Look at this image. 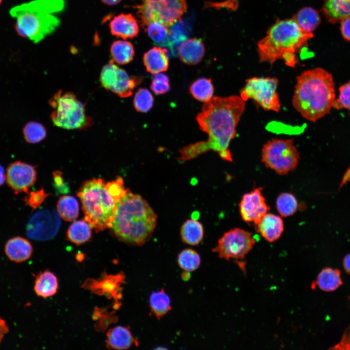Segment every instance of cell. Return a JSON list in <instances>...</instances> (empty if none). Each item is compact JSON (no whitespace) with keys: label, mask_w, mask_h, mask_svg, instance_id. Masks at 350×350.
<instances>
[{"label":"cell","mask_w":350,"mask_h":350,"mask_svg":"<svg viewBox=\"0 0 350 350\" xmlns=\"http://www.w3.org/2000/svg\"><path fill=\"white\" fill-rule=\"evenodd\" d=\"M245 107V101L236 95L215 96L205 102L196 120L208 138L180 149L177 159L184 162L212 150L222 159L233 162L229 144L235 137L236 128Z\"/></svg>","instance_id":"cell-1"},{"label":"cell","mask_w":350,"mask_h":350,"mask_svg":"<svg viewBox=\"0 0 350 350\" xmlns=\"http://www.w3.org/2000/svg\"><path fill=\"white\" fill-rule=\"evenodd\" d=\"M335 99L333 78L327 70L317 67L297 76L292 105L308 121L315 122L329 114Z\"/></svg>","instance_id":"cell-2"},{"label":"cell","mask_w":350,"mask_h":350,"mask_svg":"<svg viewBox=\"0 0 350 350\" xmlns=\"http://www.w3.org/2000/svg\"><path fill=\"white\" fill-rule=\"evenodd\" d=\"M157 222V215L148 202L129 190L118 203L111 228L120 241L141 246L151 238Z\"/></svg>","instance_id":"cell-3"},{"label":"cell","mask_w":350,"mask_h":350,"mask_svg":"<svg viewBox=\"0 0 350 350\" xmlns=\"http://www.w3.org/2000/svg\"><path fill=\"white\" fill-rule=\"evenodd\" d=\"M313 36L314 34L302 31L293 18L277 19L257 43L260 61L272 65L281 59L286 66L294 68L298 62L296 53Z\"/></svg>","instance_id":"cell-4"},{"label":"cell","mask_w":350,"mask_h":350,"mask_svg":"<svg viewBox=\"0 0 350 350\" xmlns=\"http://www.w3.org/2000/svg\"><path fill=\"white\" fill-rule=\"evenodd\" d=\"M65 4V0H33L11 8L9 14L18 34L37 43L58 28L61 21L56 14Z\"/></svg>","instance_id":"cell-5"},{"label":"cell","mask_w":350,"mask_h":350,"mask_svg":"<svg viewBox=\"0 0 350 350\" xmlns=\"http://www.w3.org/2000/svg\"><path fill=\"white\" fill-rule=\"evenodd\" d=\"M86 221L96 232L112 227L121 199L110 190L102 178L85 181L77 193Z\"/></svg>","instance_id":"cell-6"},{"label":"cell","mask_w":350,"mask_h":350,"mask_svg":"<svg viewBox=\"0 0 350 350\" xmlns=\"http://www.w3.org/2000/svg\"><path fill=\"white\" fill-rule=\"evenodd\" d=\"M53 109L51 114L53 124L68 130H86L92 123V119L87 115L85 105L71 92L58 90L49 101Z\"/></svg>","instance_id":"cell-7"},{"label":"cell","mask_w":350,"mask_h":350,"mask_svg":"<svg viewBox=\"0 0 350 350\" xmlns=\"http://www.w3.org/2000/svg\"><path fill=\"white\" fill-rule=\"evenodd\" d=\"M261 157L262 162L266 167L280 175L295 170L300 159L293 139L268 140L262 149Z\"/></svg>","instance_id":"cell-8"},{"label":"cell","mask_w":350,"mask_h":350,"mask_svg":"<svg viewBox=\"0 0 350 350\" xmlns=\"http://www.w3.org/2000/svg\"><path fill=\"white\" fill-rule=\"evenodd\" d=\"M187 7L186 0H142L136 8L143 27L157 22L169 27L180 19Z\"/></svg>","instance_id":"cell-9"},{"label":"cell","mask_w":350,"mask_h":350,"mask_svg":"<svg viewBox=\"0 0 350 350\" xmlns=\"http://www.w3.org/2000/svg\"><path fill=\"white\" fill-rule=\"evenodd\" d=\"M278 84L275 77H252L245 80L240 96L245 102L252 99L265 110L279 112L281 105L277 91Z\"/></svg>","instance_id":"cell-10"},{"label":"cell","mask_w":350,"mask_h":350,"mask_svg":"<svg viewBox=\"0 0 350 350\" xmlns=\"http://www.w3.org/2000/svg\"><path fill=\"white\" fill-rule=\"evenodd\" d=\"M255 243L250 232L236 228L225 232L212 251L221 259L238 262L245 259Z\"/></svg>","instance_id":"cell-11"},{"label":"cell","mask_w":350,"mask_h":350,"mask_svg":"<svg viewBox=\"0 0 350 350\" xmlns=\"http://www.w3.org/2000/svg\"><path fill=\"white\" fill-rule=\"evenodd\" d=\"M143 77L130 76L110 60L102 69L100 81L102 87L121 98L130 96Z\"/></svg>","instance_id":"cell-12"},{"label":"cell","mask_w":350,"mask_h":350,"mask_svg":"<svg viewBox=\"0 0 350 350\" xmlns=\"http://www.w3.org/2000/svg\"><path fill=\"white\" fill-rule=\"evenodd\" d=\"M58 212L55 210H41L30 218L26 226L27 236L39 241L50 240L57 234L61 225Z\"/></svg>","instance_id":"cell-13"},{"label":"cell","mask_w":350,"mask_h":350,"mask_svg":"<svg viewBox=\"0 0 350 350\" xmlns=\"http://www.w3.org/2000/svg\"><path fill=\"white\" fill-rule=\"evenodd\" d=\"M125 282V276L122 272L108 275L105 272L97 279L87 280L82 285L84 288L100 296H105L109 299L114 300V308L121 306L122 298V285Z\"/></svg>","instance_id":"cell-14"},{"label":"cell","mask_w":350,"mask_h":350,"mask_svg":"<svg viewBox=\"0 0 350 350\" xmlns=\"http://www.w3.org/2000/svg\"><path fill=\"white\" fill-rule=\"evenodd\" d=\"M36 171L35 166L20 161L10 163L6 170V180L8 186L17 194L29 193V189L35 182Z\"/></svg>","instance_id":"cell-15"},{"label":"cell","mask_w":350,"mask_h":350,"mask_svg":"<svg viewBox=\"0 0 350 350\" xmlns=\"http://www.w3.org/2000/svg\"><path fill=\"white\" fill-rule=\"evenodd\" d=\"M243 220L248 224L258 222L269 210L261 187L254 189L245 193L239 205Z\"/></svg>","instance_id":"cell-16"},{"label":"cell","mask_w":350,"mask_h":350,"mask_svg":"<svg viewBox=\"0 0 350 350\" xmlns=\"http://www.w3.org/2000/svg\"><path fill=\"white\" fill-rule=\"evenodd\" d=\"M109 28L112 35L123 39L136 37L140 31L137 19L129 13L114 17L109 22Z\"/></svg>","instance_id":"cell-17"},{"label":"cell","mask_w":350,"mask_h":350,"mask_svg":"<svg viewBox=\"0 0 350 350\" xmlns=\"http://www.w3.org/2000/svg\"><path fill=\"white\" fill-rule=\"evenodd\" d=\"M254 225L256 232L270 243L278 240L284 231V224L281 218L268 212Z\"/></svg>","instance_id":"cell-18"},{"label":"cell","mask_w":350,"mask_h":350,"mask_svg":"<svg viewBox=\"0 0 350 350\" xmlns=\"http://www.w3.org/2000/svg\"><path fill=\"white\" fill-rule=\"evenodd\" d=\"M177 52L180 59L184 63L194 65L203 59L205 54V46L201 39H188L179 45Z\"/></svg>","instance_id":"cell-19"},{"label":"cell","mask_w":350,"mask_h":350,"mask_svg":"<svg viewBox=\"0 0 350 350\" xmlns=\"http://www.w3.org/2000/svg\"><path fill=\"white\" fill-rule=\"evenodd\" d=\"M106 346L109 349L126 350L139 342L133 336L129 328L119 326L110 329L106 334Z\"/></svg>","instance_id":"cell-20"},{"label":"cell","mask_w":350,"mask_h":350,"mask_svg":"<svg viewBox=\"0 0 350 350\" xmlns=\"http://www.w3.org/2000/svg\"><path fill=\"white\" fill-rule=\"evenodd\" d=\"M4 251L11 261L21 262L31 257L33 248L28 240L20 236H16L7 241L4 246Z\"/></svg>","instance_id":"cell-21"},{"label":"cell","mask_w":350,"mask_h":350,"mask_svg":"<svg viewBox=\"0 0 350 350\" xmlns=\"http://www.w3.org/2000/svg\"><path fill=\"white\" fill-rule=\"evenodd\" d=\"M143 62L146 71L151 74L166 71L169 65L166 50L159 47H153L144 54Z\"/></svg>","instance_id":"cell-22"},{"label":"cell","mask_w":350,"mask_h":350,"mask_svg":"<svg viewBox=\"0 0 350 350\" xmlns=\"http://www.w3.org/2000/svg\"><path fill=\"white\" fill-rule=\"evenodd\" d=\"M322 12L329 22H341L350 17V0H325Z\"/></svg>","instance_id":"cell-23"},{"label":"cell","mask_w":350,"mask_h":350,"mask_svg":"<svg viewBox=\"0 0 350 350\" xmlns=\"http://www.w3.org/2000/svg\"><path fill=\"white\" fill-rule=\"evenodd\" d=\"M58 289V280L52 272L45 270L35 277L34 290L38 296L43 298L52 297L57 293Z\"/></svg>","instance_id":"cell-24"},{"label":"cell","mask_w":350,"mask_h":350,"mask_svg":"<svg viewBox=\"0 0 350 350\" xmlns=\"http://www.w3.org/2000/svg\"><path fill=\"white\" fill-rule=\"evenodd\" d=\"M343 283L340 271L331 267L325 268L319 273L312 285L323 291H333Z\"/></svg>","instance_id":"cell-25"},{"label":"cell","mask_w":350,"mask_h":350,"mask_svg":"<svg viewBox=\"0 0 350 350\" xmlns=\"http://www.w3.org/2000/svg\"><path fill=\"white\" fill-rule=\"evenodd\" d=\"M292 18L301 30L308 34H313L321 21L318 12L311 7L302 8Z\"/></svg>","instance_id":"cell-26"},{"label":"cell","mask_w":350,"mask_h":350,"mask_svg":"<svg viewBox=\"0 0 350 350\" xmlns=\"http://www.w3.org/2000/svg\"><path fill=\"white\" fill-rule=\"evenodd\" d=\"M111 60L119 65L131 62L135 55L133 45L129 41L117 40L112 42L110 48Z\"/></svg>","instance_id":"cell-27"},{"label":"cell","mask_w":350,"mask_h":350,"mask_svg":"<svg viewBox=\"0 0 350 350\" xmlns=\"http://www.w3.org/2000/svg\"><path fill=\"white\" fill-rule=\"evenodd\" d=\"M180 235L184 243L196 245L202 241L204 228L202 224L194 219H188L181 227Z\"/></svg>","instance_id":"cell-28"},{"label":"cell","mask_w":350,"mask_h":350,"mask_svg":"<svg viewBox=\"0 0 350 350\" xmlns=\"http://www.w3.org/2000/svg\"><path fill=\"white\" fill-rule=\"evenodd\" d=\"M151 312L160 319L171 310V300L163 289L153 292L149 298Z\"/></svg>","instance_id":"cell-29"},{"label":"cell","mask_w":350,"mask_h":350,"mask_svg":"<svg viewBox=\"0 0 350 350\" xmlns=\"http://www.w3.org/2000/svg\"><path fill=\"white\" fill-rule=\"evenodd\" d=\"M91 228L85 220L74 221L68 229V238L70 242L77 245L84 244L91 237Z\"/></svg>","instance_id":"cell-30"},{"label":"cell","mask_w":350,"mask_h":350,"mask_svg":"<svg viewBox=\"0 0 350 350\" xmlns=\"http://www.w3.org/2000/svg\"><path fill=\"white\" fill-rule=\"evenodd\" d=\"M57 209L60 217L67 221L74 220L79 214L78 202L72 196L61 197L57 202Z\"/></svg>","instance_id":"cell-31"},{"label":"cell","mask_w":350,"mask_h":350,"mask_svg":"<svg viewBox=\"0 0 350 350\" xmlns=\"http://www.w3.org/2000/svg\"><path fill=\"white\" fill-rule=\"evenodd\" d=\"M189 90L195 99L205 103L211 99L214 91L211 79L206 78H200L194 81Z\"/></svg>","instance_id":"cell-32"},{"label":"cell","mask_w":350,"mask_h":350,"mask_svg":"<svg viewBox=\"0 0 350 350\" xmlns=\"http://www.w3.org/2000/svg\"><path fill=\"white\" fill-rule=\"evenodd\" d=\"M144 27L155 44L163 46H169L170 30L168 27L157 22H151Z\"/></svg>","instance_id":"cell-33"},{"label":"cell","mask_w":350,"mask_h":350,"mask_svg":"<svg viewBox=\"0 0 350 350\" xmlns=\"http://www.w3.org/2000/svg\"><path fill=\"white\" fill-rule=\"evenodd\" d=\"M298 208V201L290 192H282L277 197L276 208L280 214L283 217L293 215Z\"/></svg>","instance_id":"cell-34"},{"label":"cell","mask_w":350,"mask_h":350,"mask_svg":"<svg viewBox=\"0 0 350 350\" xmlns=\"http://www.w3.org/2000/svg\"><path fill=\"white\" fill-rule=\"evenodd\" d=\"M177 262L181 268L186 272H192L199 267L201 259L196 251L192 249L187 248L179 253Z\"/></svg>","instance_id":"cell-35"},{"label":"cell","mask_w":350,"mask_h":350,"mask_svg":"<svg viewBox=\"0 0 350 350\" xmlns=\"http://www.w3.org/2000/svg\"><path fill=\"white\" fill-rule=\"evenodd\" d=\"M23 134L26 142L35 144L40 142L46 138L47 131L41 123L32 121L24 126Z\"/></svg>","instance_id":"cell-36"},{"label":"cell","mask_w":350,"mask_h":350,"mask_svg":"<svg viewBox=\"0 0 350 350\" xmlns=\"http://www.w3.org/2000/svg\"><path fill=\"white\" fill-rule=\"evenodd\" d=\"M154 101L153 96L148 89L140 88L135 94L133 105L137 111L146 113L152 108Z\"/></svg>","instance_id":"cell-37"},{"label":"cell","mask_w":350,"mask_h":350,"mask_svg":"<svg viewBox=\"0 0 350 350\" xmlns=\"http://www.w3.org/2000/svg\"><path fill=\"white\" fill-rule=\"evenodd\" d=\"M151 90L157 95H162L170 90L169 77L162 72L154 74L150 85Z\"/></svg>","instance_id":"cell-38"},{"label":"cell","mask_w":350,"mask_h":350,"mask_svg":"<svg viewBox=\"0 0 350 350\" xmlns=\"http://www.w3.org/2000/svg\"><path fill=\"white\" fill-rule=\"evenodd\" d=\"M333 108L346 109L350 111V81L341 85L339 88V95L335 99Z\"/></svg>","instance_id":"cell-39"},{"label":"cell","mask_w":350,"mask_h":350,"mask_svg":"<svg viewBox=\"0 0 350 350\" xmlns=\"http://www.w3.org/2000/svg\"><path fill=\"white\" fill-rule=\"evenodd\" d=\"M47 195L48 194L42 189L29 193L28 196L25 197L23 201L27 205L33 209H36L42 203Z\"/></svg>","instance_id":"cell-40"},{"label":"cell","mask_w":350,"mask_h":350,"mask_svg":"<svg viewBox=\"0 0 350 350\" xmlns=\"http://www.w3.org/2000/svg\"><path fill=\"white\" fill-rule=\"evenodd\" d=\"M331 350H350V326L347 327L343 332L340 341L332 346Z\"/></svg>","instance_id":"cell-41"},{"label":"cell","mask_w":350,"mask_h":350,"mask_svg":"<svg viewBox=\"0 0 350 350\" xmlns=\"http://www.w3.org/2000/svg\"><path fill=\"white\" fill-rule=\"evenodd\" d=\"M53 177L55 188L61 193L68 192L69 188L64 181L62 173L59 171L54 172Z\"/></svg>","instance_id":"cell-42"},{"label":"cell","mask_w":350,"mask_h":350,"mask_svg":"<svg viewBox=\"0 0 350 350\" xmlns=\"http://www.w3.org/2000/svg\"><path fill=\"white\" fill-rule=\"evenodd\" d=\"M340 30L343 38L350 41V17L341 21Z\"/></svg>","instance_id":"cell-43"},{"label":"cell","mask_w":350,"mask_h":350,"mask_svg":"<svg viewBox=\"0 0 350 350\" xmlns=\"http://www.w3.org/2000/svg\"><path fill=\"white\" fill-rule=\"evenodd\" d=\"M9 332V328L4 319L0 316V344L4 335Z\"/></svg>","instance_id":"cell-44"},{"label":"cell","mask_w":350,"mask_h":350,"mask_svg":"<svg viewBox=\"0 0 350 350\" xmlns=\"http://www.w3.org/2000/svg\"><path fill=\"white\" fill-rule=\"evenodd\" d=\"M343 265L345 271L350 275V253L347 254L344 258Z\"/></svg>","instance_id":"cell-45"},{"label":"cell","mask_w":350,"mask_h":350,"mask_svg":"<svg viewBox=\"0 0 350 350\" xmlns=\"http://www.w3.org/2000/svg\"><path fill=\"white\" fill-rule=\"evenodd\" d=\"M350 180V167L348 169L344 175L342 181L340 185V188L342 187L348 181Z\"/></svg>","instance_id":"cell-46"},{"label":"cell","mask_w":350,"mask_h":350,"mask_svg":"<svg viewBox=\"0 0 350 350\" xmlns=\"http://www.w3.org/2000/svg\"><path fill=\"white\" fill-rule=\"evenodd\" d=\"M6 180V173L3 167L0 164V187Z\"/></svg>","instance_id":"cell-47"},{"label":"cell","mask_w":350,"mask_h":350,"mask_svg":"<svg viewBox=\"0 0 350 350\" xmlns=\"http://www.w3.org/2000/svg\"><path fill=\"white\" fill-rule=\"evenodd\" d=\"M122 0H101L105 4L107 5H115L119 3Z\"/></svg>","instance_id":"cell-48"},{"label":"cell","mask_w":350,"mask_h":350,"mask_svg":"<svg viewBox=\"0 0 350 350\" xmlns=\"http://www.w3.org/2000/svg\"><path fill=\"white\" fill-rule=\"evenodd\" d=\"M2 0H0V4L1 3Z\"/></svg>","instance_id":"cell-49"}]
</instances>
